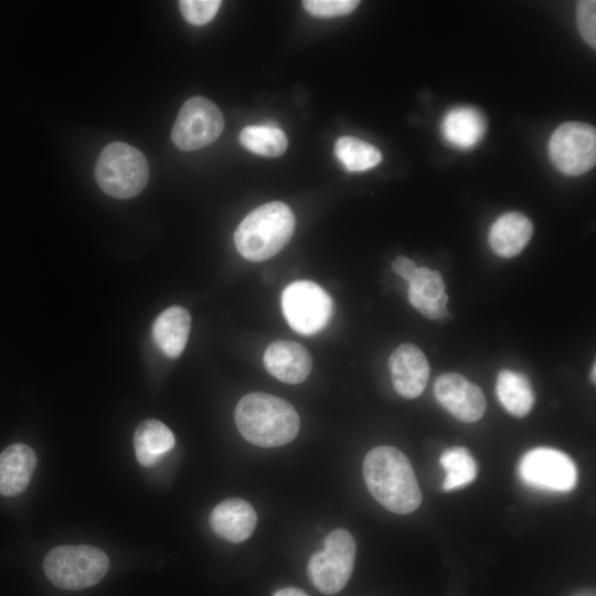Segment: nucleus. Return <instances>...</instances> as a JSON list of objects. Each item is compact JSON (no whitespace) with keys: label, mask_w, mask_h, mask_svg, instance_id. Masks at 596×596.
Segmentation results:
<instances>
[{"label":"nucleus","mask_w":596,"mask_h":596,"mask_svg":"<svg viewBox=\"0 0 596 596\" xmlns=\"http://www.w3.org/2000/svg\"><path fill=\"white\" fill-rule=\"evenodd\" d=\"M175 444L171 429L158 419L139 424L134 434V447L138 462L143 467L156 465Z\"/></svg>","instance_id":"nucleus-19"},{"label":"nucleus","mask_w":596,"mask_h":596,"mask_svg":"<svg viewBox=\"0 0 596 596\" xmlns=\"http://www.w3.org/2000/svg\"><path fill=\"white\" fill-rule=\"evenodd\" d=\"M356 0H305L304 8L318 18H333L351 13L358 6Z\"/></svg>","instance_id":"nucleus-26"},{"label":"nucleus","mask_w":596,"mask_h":596,"mask_svg":"<svg viewBox=\"0 0 596 596\" xmlns=\"http://www.w3.org/2000/svg\"><path fill=\"white\" fill-rule=\"evenodd\" d=\"M532 232V223L524 214L509 212L492 224L489 245L498 256L510 258L522 252L531 240Z\"/></svg>","instance_id":"nucleus-17"},{"label":"nucleus","mask_w":596,"mask_h":596,"mask_svg":"<svg viewBox=\"0 0 596 596\" xmlns=\"http://www.w3.org/2000/svg\"><path fill=\"white\" fill-rule=\"evenodd\" d=\"M550 159L567 175L589 171L596 162V130L593 126L567 121L558 126L549 141Z\"/></svg>","instance_id":"nucleus-9"},{"label":"nucleus","mask_w":596,"mask_h":596,"mask_svg":"<svg viewBox=\"0 0 596 596\" xmlns=\"http://www.w3.org/2000/svg\"><path fill=\"white\" fill-rule=\"evenodd\" d=\"M220 0H181L179 2L183 18L193 25H204L217 13Z\"/></svg>","instance_id":"nucleus-25"},{"label":"nucleus","mask_w":596,"mask_h":596,"mask_svg":"<svg viewBox=\"0 0 596 596\" xmlns=\"http://www.w3.org/2000/svg\"><path fill=\"white\" fill-rule=\"evenodd\" d=\"M109 560L91 545H61L44 558L43 570L58 588L78 590L97 584L108 572Z\"/></svg>","instance_id":"nucleus-5"},{"label":"nucleus","mask_w":596,"mask_h":596,"mask_svg":"<svg viewBox=\"0 0 596 596\" xmlns=\"http://www.w3.org/2000/svg\"><path fill=\"white\" fill-rule=\"evenodd\" d=\"M280 304L289 327L304 336L320 332L332 317L331 297L310 280H298L288 285L281 294Z\"/></svg>","instance_id":"nucleus-7"},{"label":"nucleus","mask_w":596,"mask_h":596,"mask_svg":"<svg viewBox=\"0 0 596 596\" xmlns=\"http://www.w3.org/2000/svg\"><path fill=\"white\" fill-rule=\"evenodd\" d=\"M590 375L592 381L595 383V364L593 365Z\"/></svg>","instance_id":"nucleus-30"},{"label":"nucleus","mask_w":596,"mask_h":596,"mask_svg":"<svg viewBox=\"0 0 596 596\" xmlns=\"http://www.w3.org/2000/svg\"><path fill=\"white\" fill-rule=\"evenodd\" d=\"M36 466L34 450L24 444H13L0 454V493L13 497L22 493Z\"/></svg>","instance_id":"nucleus-16"},{"label":"nucleus","mask_w":596,"mask_h":596,"mask_svg":"<svg viewBox=\"0 0 596 596\" xmlns=\"http://www.w3.org/2000/svg\"><path fill=\"white\" fill-rule=\"evenodd\" d=\"M190 328L191 317L188 310L179 306L169 307L153 322V341L164 355L177 358L185 348Z\"/></svg>","instance_id":"nucleus-18"},{"label":"nucleus","mask_w":596,"mask_h":596,"mask_svg":"<svg viewBox=\"0 0 596 596\" xmlns=\"http://www.w3.org/2000/svg\"><path fill=\"white\" fill-rule=\"evenodd\" d=\"M263 363L269 374L281 382L299 384L311 371L308 350L295 341L277 340L265 350Z\"/></svg>","instance_id":"nucleus-13"},{"label":"nucleus","mask_w":596,"mask_h":596,"mask_svg":"<svg viewBox=\"0 0 596 596\" xmlns=\"http://www.w3.org/2000/svg\"><path fill=\"white\" fill-rule=\"evenodd\" d=\"M440 465L446 471L443 489L446 491L461 488L475 480L477 465L465 447H450L440 455Z\"/></svg>","instance_id":"nucleus-24"},{"label":"nucleus","mask_w":596,"mask_h":596,"mask_svg":"<svg viewBox=\"0 0 596 596\" xmlns=\"http://www.w3.org/2000/svg\"><path fill=\"white\" fill-rule=\"evenodd\" d=\"M334 155L347 171L362 172L377 166L381 151L373 145L355 137H340L334 143Z\"/></svg>","instance_id":"nucleus-22"},{"label":"nucleus","mask_w":596,"mask_h":596,"mask_svg":"<svg viewBox=\"0 0 596 596\" xmlns=\"http://www.w3.org/2000/svg\"><path fill=\"white\" fill-rule=\"evenodd\" d=\"M395 391L405 398L419 396L429 377V365L424 353L414 344L397 347L389 359Z\"/></svg>","instance_id":"nucleus-12"},{"label":"nucleus","mask_w":596,"mask_h":596,"mask_svg":"<svg viewBox=\"0 0 596 596\" xmlns=\"http://www.w3.org/2000/svg\"><path fill=\"white\" fill-rule=\"evenodd\" d=\"M408 300L428 319L445 317L448 296L445 294V283L441 275L427 267L417 268L408 283Z\"/></svg>","instance_id":"nucleus-15"},{"label":"nucleus","mask_w":596,"mask_h":596,"mask_svg":"<svg viewBox=\"0 0 596 596\" xmlns=\"http://www.w3.org/2000/svg\"><path fill=\"white\" fill-rule=\"evenodd\" d=\"M323 550L315 553L307 565L312 585L322 594L333 595L349 582L355 560V542L344 529L331 531L324 539Z\"/></svg>","instance_id":"nucleus-6"},{"label":"nucleus","mask_w":596,"mask_h":596,"mask_svg":"<svg viewBox=\"0 0 596 596\" xmlns=\"http://www.w3.org/2000/svg\"><path fill=\"white\" fill-rule=\"evenodd\" d=\"M435 396L457 419L465 423L479 421L487 403L479 386L458 373H444L435 382Z\"/></svg>","instance_id":"nucleus-11"},{"label":"nucleus","mask_w":596,"mask_h":596,"mask_svg":"<svg viewBox=\"0 0 596 596\" xmlns=\"http://www.w3.org/2000/svg\"><path fill=\"white\" fill-rule=\"evenodd\" d=\"M224 117L210 99L194 96L180 108L171 131L173 143L183 151H192L213 143L222 134Z\"/></svg>","instance_id":"nucleus-8"},{"label":"nucleus","mask_w":596,"mask_h":596,"mask_svg":"<svg viewBox=\"0 0 596 596\" xmlns=\"http://www.w3.org/2000/svg\"><path fill=\"white\" fill-rule=\"evenodd\" d=\"M235 424L251 444L273 448L290 443L299 432V416L284 398L267 393H249L237 403Z\"/></svg>","instance_id":"nucleus-2"},{"label":"nucleus","mask_w":596,"mask_h":596,"mask_svg":"<svg viewBox=\"0 0 596 596\" xmlns=\"http://www.w3.org/2000/svg\"><path fill=\"white\" fill-rule=\"evenodd\" d=\"M238 140L248 151L269 158L281 156L288 146L285 132L269 125L247 126L241 131Z\"/></svg>","instance_id":"nucleus-23"},{"label":"nucleus","mask_w":596,"mask_h":596,"mask_svg":"<svg viewBox=\"0 0 596 596\" xmlns=\"http://www.w3.org/2000/svg\"><path fill=\"white\" fill-rule=\"evenodd\" d=\"M257 515L254 508L244 499L230 498L214 507L209 517L212 531L231 543H241L254 532Z\"/></svg>","instance_id":"nucleus-14"},{"label":"nucleus","mask_w":596,"mask_h":596,"mask_svg":"<svg viewBox=\"0 0 596 596\" xmlns=\"http://www.w3.org/2000/svg\"><path fill=\"white\" fill-rule=\"evenodd\" d=\"M496 393L508 413L526 416L534 404V393L529 380L521 373L502 370L498 374Z\"/></svg>","instance_id":"nucleus-21"},{"label":"nucleus","mask_w":596,"mask_h":596,"mask_svg":"<svg viewBox=\"0 0 596 596\" xmlns=\"http://www.w3.org/2000/svg\"><path fill=\"white\" fill-rule=\"evenodd\" d=\"M393 272L404 278L407 283L412 280L416 273V265L407 257L398 256L392 263Z\"/></svg>","instance_id":"nucleus-28"},{"label":"nucleus","mask_w":596,"mask_h":596,"mask_svg":"<svg viewBox=\"0 0 596 596\" xmlns=\"http://www.w3.org/2000/svg\"><path fill=\"white\" fill-rule=\"evenodd\" d=\"M95 179L106 194L116 199H130L146 187L149 166L141 151L117 141L102 150L95 164Z\"/></svg>","instance_id":"nucleus-4"},{"label":"nucleus","mask_w":596,"mask_h":596,"mask_svg":"<svg viewBox=\"0 0 596 596\" xmlns=\"http://www.w3.org/2000/svg\"><path fill=\"white\" fill-rule=\"evenodd\" d=\"M576 20L583 40L589 46L596 47V1H578L576 6Z\"/></svg>","instance_id":"nucleus-27"},{"label":"nucleus","mask_w":596,"mask_h":596,"mask_svg":"<svg viewBox=\"0 0 596 596\" xmlns=\"http://www.w3.org/2000/svg\"><path fill=\"white\" fill-rule=\"evenodd\" d=\"M295 223V215L287 204L280 201L265 203L240 223L234 233L235 247L247 260H266L289 242Z\"/></svg>","instance_id":"nucleus-3"},{"label":"nucleus","mask_w":596,"mask_h":596,"mask_svg":"<svg viewBox=\"0 0 596 596\" xmlns=\"http://www.w3.org/2000/svg\"><path fill=\"white\" fill-rule=\"evenodd\" d=\"M519 473L528 486L552 492L571 491L577 478L574 461L566 454L547 447L528 451L520 460Z\"/></svg>","instance_id":"nucleus-10"},{"label":"nucleus","mask_w":596,"mask_h":596,"mask_svg":"<svg viewBox=\"0 0 596 596\" xmlns=\"http://www.w3.org/2000/svg\"><path fill=\"white\" fill-rule=\"evenodd\" d=\"M273 596H309L306 592L297 587H286L278 589Z\"/></svg>","instance_id":"nucleus-29"},{"label":"nucleus","mask_w":596,"mask_h":596,"mask_svg":"<svg viewBox=\"0 0 596 596\" xmlns=\"http://www.w3.org/2000/svg\"><path fill=\"white\" fill-rule=\"evenodd\" d=\"M363 478L373 498L391 512L407 514L423 496L408 458L397 448L379 446L363 460Z\"/></svg>","instance_id":"nucleus-1"},{"label":"nucleus","mask_w":596,"mask_h":596,"mask_svg":"<svg viewBox=\"0 0 596 596\" xmlns=\"http://www.w3.org/2000/svg\"><path fill=\"white\" fill-rule=\"evenodd\" d=\"M445 139L455 147L469 149L477 145L486 132L481 113L470 107L450 109L441 123Z\"/></svg>","instance_id":"nucleus-20"}]
</instances>
